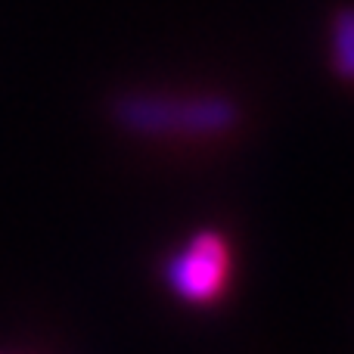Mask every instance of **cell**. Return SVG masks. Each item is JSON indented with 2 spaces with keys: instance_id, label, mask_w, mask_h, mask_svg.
Listing matches in <instances>:
<instances>
[{
  "instance_id": "1",
  "label": "cell",
  "mask_w": 354,
  "mask_h": 354,
  "mask_svg": "<svg viewBox=\"0 0 354 354\" xmlns=\"http://www.w3.org/2000/svg\"><path fill=\"white\" fill-rule=\"evenodd\" d=\"M118 128L137 137H218L239 124V106L218 93H124L112 103Z\"/></svg>"
},
{
  "instance_id": "2",
  "label": "cell",
  "mask_w": 354,
  "mask_h": 354,
  "mask_svg": "<svg viewBox=\"0 0 354 354\" xmlns=\"http://www.w3.org/2000/svg\"><path fill=\"white\" fill-rule=\"evenodd\" d=\"M233 252L224 233L199 230L171 255L165 268L168 289L187 305H214L227 292Z\"/></svg>"
},
{
  "instance_id": "3",
  "label": "cell",
  "mask_w": 354,
  "mask_h": 354,
  "mask_svg": "<svg viewBox=\"0 0 354 354\" xmlns=\"http://www.w3.org/2000/svg\"><path fill=\"white\" fill-rule=\"evenodd\" d=\"M333 44H336V53H333V59H336V68L348 78L351 75V59H354V25H351V12L342 10L336 16V22H333Z\"/></svg>"
}]
</instances>
